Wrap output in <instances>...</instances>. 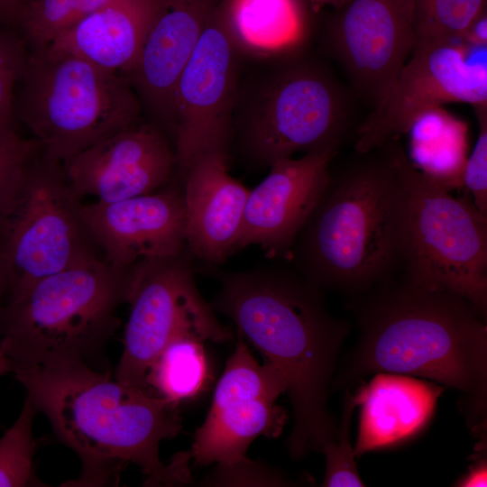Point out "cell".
<instances>
[{
    "label": "cell",
    "mask_w": 487,
    "mask_h": 487,
    "mask_svg": "<svg viewBox=\"0 0 487 487\" xmlns=\"http://www.w3.org/2000/svg\"><path fill=\"white\" fill-rule=\"evenodd\" d=\"M360 335L337 366L332 390L379 372L418 376L460 392L472 431L487 418L486 316L444 287L392 277L352 297Z\"/></svg>",
    "instance_id": "6da1fadb"
},
{
    "label": "cell",
    "mask_w": 487,
    "mask_h": 487,
    "mask_svg": "<svg viewBox=\"0 0 487 487\" xmlns=\"http://www.w3.org/2000/svg\"><path fill=\"white\" fill-rule=\"evenodd\" d=\"M211 272L220 283L214 311L229 317L285 381L293 414L289 456L321 453L336 437L327 399L350 325L329 313L322 288L300 272L276 265Z\"/></svg>",
    "instance_id": "7a4b0ae2"
},
{
    "label": "cell",
    "mask_w": 487,
    "mask_h": 487,
    "mask_svg": "<svg viewBox=\"0 0 487 487\" xmlns=\"http://www.w3.org/2000/svg\"><path fill=\"white\" fill-rule=\"evenodd\" d=\"M13 373L56 436L81 461L80 476L67 486L115 485L129 464L139 467L145 486L192 482L187 451L168 464L159 455L161 442L182 428L179 404L80 362L20 368Z\"/></svg>",
    "instance_id": "3957f363"
},
{
    "label": "cell",
    "mask_w": 487,
    "mask_h": 487,
    "mask_svg": "<svg viewBox=\"0 0 487 487\" xmlns=\"http://www.w3.org/2000/svg\"><path fill=\"white\" fill-rule=\"evenodd\" d=\"M391 140L328 181L289 258L319 287L351 298L393 276L404 243L406 156Z\"/></svg>",
    "instance_id": "277c9868"
},
{
    "label": "cell",
    "mask_w": 487,
    "mask_h": 487,
    "mask_svg": "<svg viewBox=\"0 0 487 487\" xmlns=\"http://www.w3.org/2000/svg\"><path fill=\"white\" fill-rule=\"evenodd\" d=\"M240 74L234 148L262 169L294 153L336 152L349 127V98L323 62L303 52Z\"/></svg>",
    "instance_id": "5b68a950"
},
{
    "label": "cell",
    "mask_w": 487,
    "mask_h": 487,
    "mask_svg": "<svg viewBox=\"0 0 487 487\" xmlns=\"http://www.w3.org/2000/svg\"><path fill=\"white\" fill-rule=\"evenodd\" d=\"M128 277L96 257L11 292L0 316V348L13 371L90 365L120 325Z\"/></svg>",
    "instance_id": "8992f818"
},
{
    "label": "cell",
    "mask_w": 487,
    "mask_h": 487,
    "mask_svg": "<svg viewBox=\"0 0 487 487\" xmlns=\"http://www.w3.org/2000/svg\"><path fill=\"white\" fill-rule=\"evenodd\" d=\"M14 116L45 156L61 163L144 118L124 76L50 47L30 51Z\"/></svg>",
    "instance_id": "52a82bcc"
},
{
    "label": "cell",
    "mask_w": 487,
    "mask_h": 487,
    "mask_svg": "<svg viewBox=\"0 0 487 487\" xmlns=\"http://www.w3.org/2000/svg\"><path fill=\"white\" fill-rule=\"evenodd\" d=\"M407 211L403 277L444 287L487 313V215L470 197H454L403 161Z\"/></svg>",
    "instance_id": "ba28073f"
},
{
    "label": "cell",
    "mask_w": 487,
    "mask_h": 487,
    "mask_svg": "<svg viewBox=\"0 0 487 487\" xmlns=\"http://www.w3.org/2000/svg\"><path fill=\"white\" fill-rule=\"evenodd\" d=\"M80 204L61 162L41 151L28 160L0 199V246L12 279L9 294L96 258L86 241Z\"/></svg>",
    "instance_id": "9c48e42d"
},
{
    "label": "cell",
    "mask_w": 487,
    "mask_h": 487,
    "mask_svg": "<svg viewBox=\"0 0 487 487\" xmlns=\"http://www.w3.org/2000/svg\"><path fill=\"white\" fill-rule=\"evenodd\" d=\"M192 258L187 251L130 271L125 298L130 314L114 377L117 381L147 389L152 363L179 337L218 344L232 339L230 328L220 323L198 289Z\"/></svg>",
    "instance_id": "30bf717a"
},
{
    "label": "cell",
    "mask_w": 487,
    "mask_h": 487,
    "mask_svg": "<svg viewBox=\"0 0 487 487\" xmlns=\"http://www.w3.org/2000/svg\"><path fill=\"white\" fill-rule=\"evenodd\" d=\"M486 51L462 38L415 46L357 128L355 151L365 153L407 133L419 115L445 103L487 104Z\"/></svg>",
    "instance_id": "8fae6325"
},
{
    "label": "cell",
    "mask_w": 487,
    "mask_h": 487,
    "mask_svg": "<svg viewBox=\"0 0 487 487\" xmlns=\"http://www.w3.org/2000/svg\"><path fill=\"white\" fill-rule=\"evenodd\" d=\"M240 59L220 1L175 90L173 146L180 181L204 155L216 152L230 155Z\"/></svg>",
    "instance_id": "7c38bea8"
},
{
    "label": "cell",
    "mask_w": 487,
    "mask_h": 487,
    "mask_svg": "<svg viewBox=\"0 0 487 487\" xmlns=\"http://www.w3.org/2000/svg\"><path fill=\"white\" fill-rule=\"evenodd\" d=\"M237 337L207 415L187 450L196 465L243 459L253 440L279 436L287 421L286 411L276 403L286 392L284 379L271 363H259L245 340Z\"/></svg>",
    "instance_id": "4fadbf2b"
},
{
    "label": "cell",
    "mask_w": 487,
    "mask_h": 487,
    "mask_svg": "<svg viewBox=\"0 0 487 487\" xmlns=\"http://www.w3.org/2000/svg\"><path fill=\"white\" fill-rule=\"evenodd\" d=\"M326 43L355 93L374 106L387 93L415 46L412 0H346Z\"/></svg>",
    "instance_id": "5bb4252c"
},
{
    "label": "cell",
    "mask_w": 487,
    "mask_h": 487,
    "mask_svg": "<svg viewBox=\"0 0 487 487\" xmlns=\"http://www.w3.org/2000/svg\"><path fill=\"white\" fill-rule=\"evenodd\" d=\"M78 214L87 235L118 270L130 271L188 251L183 187L177 175L152 193L80 204Z\"/></svg>",
    "instance_id": "9a60e30c"
},
{
    "label": "cell",
    "mask_w": 487,
    "mask_h": 487,
    "mask_svg": "<svg viewBox=\"0 0 487 487\" xmlns=\"http://www.w3.org/2000/svg\"><path fill=\"white\" fill-rule=\"evenodd\" d=\"M66 178L81 199L119 201L155 192L176 175L174 146L153 123L142 120L62 162Z\"/></svg>",
    "instance_id": "2e32d148"
},
{
    "label": "cell",
    "mask_w": 487,
    "mask_h": 487,
    "mask_svg": "<svg viewBox=\"0 0 487 487\" xmlns=\"http://www.w3.org/2000/svg\"><path fill=\"white\" fill-rule=\"evenodd\" d=\"M221 0H156L138 57L123 75L146 120L173 144L174 96L179 76Z\"/></svg>",
    "instance_id": "e0dca14e"
},
{
    "label": "cell",
    "mask_w": 487,
    "mask_h": 487,
    "mask_svg": "<svg viewBox=\"0 0 487 487\" xmlns=\"http://www.w3.org/2000/svg\"><path fill=\"white\" fill-rule=\"evenodd\" d=\"M336 152L279 160L249 191L234 252L258 245L270 257L289 258L295 240L329 179Z\"/></svg>",
    "instance_id": "ac0fdd59"
},
{
    "label": "cell",
    "mask_w": 487,
    "mask_h": 487,
    "mask_svg": "<svg viewBox=\"0 0 487 487\" xmlns=\"http://www.w3.org/2000/svg\"><path fill=\"white\" fill-rule=\"evenodd\" d=\"M230 155L200 158L181 181L188 253L209 264L234 252L249 190L228 172Z\"/></svg>",
    "instance_id": "d6986e66"
},
{
    "label": "cell",
    "mask_w": 487,
    "mask_h": 487,
    "mask_svg": "<svg viewBox=\"0 0 487 487\" xmlns=\"http://www.w3.org/2000/svg\"><path fill=\"white\" fill-rule=\"evenodd\" d=\"M443 386L411 376L379 372L355 390L360 407L355 456L395 446L418 435L433 416Z\"/></svg>",
    "instance_id": "ffe728a7"
},
{
    "label": "cell",
    "mask_w": 487,
    "mask_h": 487,
    "mask_svg": "<svg viewBox=\"0 0 487 487\" xmlns=\"http://www.w3.org/2000/svg\"><path fill=\"white\" fill-rule=\"evenodd\" d=\"M156 0H111L75 22L49 46L122 76L136 61Z\"/></svg>",
    "instance_id": "44dd1931"
},
{
    "label": "cell",
    "mask_w": 487,
    "mask_h": 487,
    "mask_svg": "<svg viewBox=\"0 0 487 487\" xmlns=\"http://www.w3.org/2000/svg\"><path fill=\"white\" fill-rule=\"evenodd\" d=\"M221 7L241 58L266 61L303 52L309 27L301 0H221Z\"/></svg>",
    "instance_id": "7402d4cb"
},
{
    "label": "cell",
    "mask_w": 487,
    "mask_h": 487,
    "mask_svg": "<svg viewBox=\"0 0 487 487\" xmlns=\"http://www.w3.org/2000/svg\"><path fill=\"white\" fill-rule=\"evenodd\" d=\"M411 165L427 179L451 191L464 188L468 128L441 106L419 115L409 130Z\"/></svg>",
    "instance_id": "603a6c76"
},
{
    "label": "cell",
    "mask_w": 487,
    "mask_h": 487,
    "mask_svg": "<svg viewBox=\"0 0 487 487\" xmlns=\"http://www.w3.org/2000/svg\"><path fill=\"white\" fill-rule=\"evenodd\" d=\"M208 366L202 341L179 337L160 353L146 375L148 390L179 404L193 398L205 386Z\"/></svg>",
    "instance_id": "cb8c5ba5"
},
{
    "label": "cell",
    "mask_w": 487,
    "mask_h": 487,
    "mask_svg": "<svg viewBox=\"0 0 487 487\" xmlns=\"http://www.w3.org/2000/svg\"><path fill=\"white\" fill-rule=\"evenodd\" d=\"M412 1L415 46L462 38L485 10V0Z\"/></svg>",
    "instance_id": "d4e9b609"
},
{
    "label": "cell",
    "mask_w": 487,
    "mask_h": 487,
    "mask_svg": "<svg viewBox=\"0 0 487 487\" xmlns=\"http://www.w3.org/2000/svg\"><path fill=\"white\" fill-rule=\"evenodd\" d=\"M37 412L26 397L18 418L0 438V487L46 486L33 467L37 449L33 421Z\"/></svg>",
    "instance_id": "484cf974"
},
{
    "label": "cell",
    "mask_w": 487,
    "mask_h": 487,
    "mask_svg": "<svg viewBox=\"0 0 487 487\" xmlns=\"http://www.w3.org/2000/svg\"><path fill=\"white\" fill-rule=\"evenodd\" d=\"M80 0H29L15 32L30 51L49 47L72 25Z\"/></svg>",
    "instance_id": "4316f807"
},
{
    "label": "cell",
    "mask_w": 487,
    "mask_h": 487,
    "mask_svg": "<svg viewBox=\"0 0 487 487\" xmlns=\"http://www.w3.org/2000/svg\"><path fill=\"white\" fill-rule=\"evenodd\" d=\"M356 407L355 391L346 388L336 437L335 440L326 443L321 452L325 455L326 459V472L322 486H364L357 469L356 456L350 439L352 416Z\"/></svg>",
    "instance_id": "83f0119b"
},
{
    "label": "cell",
    "mask_w": 487,
    "mask_h": 487,
    "mask_svg": "<svg viewBox=\"0 0 487 487\" xmlns=\"http://www.w3.org/2000/svg\"><path fill=\"white\" fill-rule=\"evenodd\" d=\"M30 51L14 30L0 27V128L16 124L14 100Z\"/></svg>",
    "instance_id": "f1b7e54d"
},
{
    "label": "cell",
    "mask_w": 487,
    "mask_h": 487,
    "mask_svg": "<svg viewBox=\"0 0 487 487\" xmlns=\"http://www.w3.org/2000/svg\"><path fill=\"white\" fill-rule=\"evenodd\" d=\"M296 482L278 469L248 456L226 464H216L200 482L201 486H290Z\"/></svg>",
    "instance_id": "f546056e"
},
{
    "label": "cell",
    "mask_w": 487,
    "mask_h": 487,
    "mask_svg": "<svg viewBox=\"0 0 487 487\" xmlns=\"http://www.w3.org/2000/svg\"><path fill=\"white\" fill-rule=\"evenodd\" d=\"M17 124L0 128V199L20 175L28 160L41 151L33 138H25Z\"/></svg>",
    "instance_id": "4dcf8cb0"
},
{
    "label": "cell",
    "mask_w": 487,
    "mask_h": 487,
    "mask_svg": "<svg viewBox=\"0 0 487 487\" xmlns=\"http://www.w3.org/2000/svg\"><path fill=\"white\" fill-rule=\"evenodd\" d=\"M479 133L473 152L467 158L464 170V187L473 196L475 206L487 215V104L473 106Z\"/></svg>",
    "instance_id": "1f68e13d"
},
{
    "label": "cell",
    "mask_w": 487,
    "mask_h": 487,
    "mask_svg": "<svg viewBox=\"0 0 487 487\" xmlns=\"http://www.w3.org/2000/svg\"><path fill=\"white\" fill-rule=\"evenodd\" d=\"M29 0H0V27L15 31Z\"/></svg>",
    "instance_id": "d6a6232c"
},
{
    "label": "cell",
    "mask_w": 487,
    "mask_h": 487,
    "mask_svg": "<svg viewBox=\"0 0 487 487\" xmlns=\"http://www.w3.org/2000/svg\"><path fill=\"white\" fill-rule=\"evenodd\" d=\"M462 39L472 45L487 46L486 9L472 23Z\"/></svg>",
    "instance_id": "836d02e7"
},
{
    "label": "cell",
    "mask_w": 487,
    "mask_h": 487,
    "mask_svg": "<svg viewBox=\"0 0 487 487\" xmlns=\"http://www.w3.org/2000/svg\"><path fill=\"white\" fill-rule=\"evenodd\" d=\"M487 482V466L486 460L481 459L478 463H475L469 470L468 473L461 478L457 486L462 487H474V486H486Z\"/></svg>",
    "instance_id": "e575fe53"
},
{
    "label": "cell",
    "mask_w": 487,
    "mask_h": 487,
    "mask_svg": "<svg viewBox=\"0 0 487 487\" xmlns=\"http://www.w3.org/2000/svg\"><path fill=\"white\" fill-rule=\"evenodd\" d=\"M12 288V279L9 268L0 246V316L4 308V299H7Z\"/></svg>",
    "instance_id": "d590c367"
},
{
    "label": "cell",
    "mask_w": 487,
    "mask_h": 487,
    "mask_svg": "<svg viewBox=\"0 0 487 487\" xmlns=\"http://www.w3.org/2000/svg\"><path fill=\"white\" fill-rule=\"evenodd\" d=\"M308 2L314 9H318L325 5H332L335 8L340 7L346 0H305Z\"/></svg>",
    "instance_id": "8d00e7d4"
},
{
    "label": "cell",
    "mask_w": 487,
    "mask_h": 487,
    "mask_svg": "<svg viewBox=\"0 0 487 487\" xmlns=\"http://www.w3.org/2000/svg\"><path fill=\"white\" fill-rule=\"evenodd\" d=\"M13 372V364L0 348V377Z\"/></svg>",
    "instance_id": "74e56055"
}]
</instances>
